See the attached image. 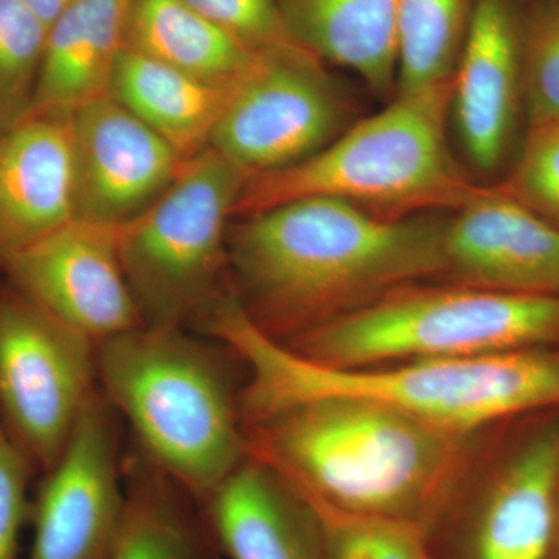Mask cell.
Instances as JSON below:
<instances>
[{
  "instance_id": "obj_1",
  "label": "cell",
  "mask_w": 559,
  "mask_h": 559,
  "mask_svg": "<svg viewBox=\"0 0 559 559\" xmlns=\"http://www.w3.org/2000/svg\"><path fill=\"white\" fill-rule=\"evenodd\" d=\"M444 226L330 198L288 202L230 224L227 280L250 322L285 342L399 286L444 277Z\"/></svg>"
},
{
  "instance_id": "obj_2",
  "label": "cell",
  "mask_w": 559,
  "mask_h": 559,
  "mask_svg": "<svg viewBox=\"0 0 559 559\" xmlns=\"http://www.w3.org/2000/svg\"><path fill=\"white\" fill-rule=\"evenodd\" d=\"M242 428L249 454L301 498L429 533L457 492L474 436L342 396L297 401Z\"/></svg>"
},
{
  "instance_id": "obj_3",
  "label": "cell",
  "mask_w": 559,
  "mask_h": 559,
  "mask_svg": "<svg viewBox=\"0 0 559 559\" xmlns=\"http://www.w3.org/2000/svg\"><path fill=\"white\" fill-rule=\"evenodd\" d=\"M198 329L248 367V384L240 392L242 425L297 401L342 396L476 433L511 415L559 404V356L540 349L329 369L261 333L230 288L210 305Z\"/></svg>"
},
{
  "instance_id": "obj_4",
  "label": "cell",
  "mask_w": 559,
  "mask_h": 559,
  "mask_svg": "<svg viewBox=\"0 0 559 559\" xmlns=\"http://www.w3.org/2000/svg\"><path fill=\"white\" fill-rule=\"evenodd\" d=\"M98 389L139 451L198 502L248 457L229 364L179 326L124 331L95 345Z\"/></svg>"
},
{
  "instance_id": "obj_5",
  "label": "cell",
  "mask_w": 559,
  "mask_h": 559,
  "mask_svg": "<svg viewBox=\"0 0 559 559\" xmlns=\"http://www.w3.org/2000/svg\"><path fill=\"white\" fill-rule=\"evenodd\" d=\"M452 80L399 92L388 108L348 127L299 164L246 182L234 218L288 202L330 198L389 219L457 212L479 186L448 143Z\"/></svg>"
},
{
  "instance_id": "obj_6",
  "label": "cell",
  "mask_w": 559,
  "mask_h": 559,
  "mask_svg": "<svg viewBox=\"0 0 559 559\" xmlns=\"http://www.w3.org/2000/svg\"><path fill=\"white\" fill-rule=\"evenodd\" d=\"M559 342V297L409 283L280 344L329 369L528 352Z\"/></svg>"
},
{
  "instance_id": "obj_7",
  "label": "cell",
  "mask_w": 559,
  "mask_h": 559,
  "mask_svg": "<svg viewBox=\"0 0 559 559\" xmlns=\"http://www.w3.org/2000/svg\"><path fill=\"white\" fill-rule=\"evenodd\" d=\"M248 180L209 146L121 224V264L143 325L191 329L226 288L227 235Z\"/></svg>"
},
{
  "instance_id": "obj_8",
  "label": "cell",
  "mask_w": 559,
  "mask_h": 559,
  "mask_svg": "<svg viewBox=\"0 0 559 559\" xmlns=\"http://www.w3.org/2000/svg\"><path fill=\"white\" fill-rule=\"evenodd\" d=\"M95 345L11 286L0 293V419L38 473L98 392Z\"/></svg>"
},
{
  "instance_id": "obj_9",
  "label": "cell",
  "mask_w": 559,
  "mask_h": 559,
  "mask_svg": "<svg viewBox=\"0 0 559 559\" xmlns=\"http://www.w3.org/2000/svg\"><path fill=\"white\" fill-rule=\"evenodd\" d=\"M347 103L311 53L264 55L210 140L248 178L308 159L347 130Z\"/></svg>"
},
{
  "instance_id": "obj_10",
  "label": "cell",
  "mask_w": 559,
  "mask_h": 559,
  "mask_svg": "<svg viewBox=\"0 0 559 559\" xmlns=\"http://www.w3.org/2000/svg\"><path fill=\"white\" fill-rule=\"evenodd\" d=\"M117 412L92 396L58 462L32 495L27 559H106L124 507Z\"/></svg>"
},
{
  "instance_id": "obj_11",
  "label": "cell",
  "mask_w": 559,
  "mask_h": 559,
  "mask_svg": "<svg viewBox=\"0 0 559 559\" xmlns=\"http://www.w3.org/2000/svg\"><path fill=\"white\" fill-rule=\"evenodd\" d=\"M121 224L73 218L2 267L9 285L95 344L143 325L120 257Z\"/></svg>"
},
{
  "instance_id": "obj_12",
  "label": "cell",
  "mask_w": 559,
  "mask_h": 559,
  "mask_svg": "<svg viewBox=\"0 0 559 559\" xmlns=\"http://www.w3.org/2000/svg\"><path fill=\"white\" fill-rule=\"evenodd\" d=\"M75 218L124 224L171 186L186 164L110 95L72 116Z\"/></svg>"
},
{
  "instance_id": "obj_13",
  "label": "cell",
  "mask_w": 559,
  "mask_h": 559,
  "mask_svg": "<svg viewBox=\"0 0 559 559\" xmlns=\"http://www.w3.org/2000/svg\"><path fill=\"white\" fill-rule=\"evenodd\" d=\"M444 259L451 282L559 297V227L499 186H479L447 221Z\"/></svg>"
},
{
  "instance_id": "obj_14",
  "label": "cell",
  "mask_w": 559,
  "mask_h": 559,
  "mask_svg": "<svg viewBox=\"0 0 559 559\" xmlns=\"http://www.w3.org/2000/svg\"><path fill=\"white\" fill-rule=\"evenodd\" d=\"M520 0H476L452 79L451 110L469 160L500 167L524 108Z\"/></svg>"
},
{
  "instance_id": "obj_15",
  "label": "cell",
  "mask_w": 559,
  "mask_h": 559,
  "mask_svg": "<svg viewBox=\"0 0 559 559\" xmlns=\"http://www.w3.org/2000/svg\"><path fill=\"white\" fill-rule=\"evenodd\" d=\"M200 507L224 558L330 559L311 507L249 452Z\"/></svg>"
},
{
  "instance_id": "obj_16",
  "label": "cell",
  "mask_w": 559,
  "mask_h": 559,
  "mask_svg": "<svg viewBox=\"0 0 559 559\" xmlns=\"http://www.w3.org/2000/svg\"><path fill=\"white\" fill-rule=\"evenodd\" d=\"M73 218L72 117H32L0 132V271Z\"/></svg>"
},
{
  "instance_id": "obj_17",
  "label": "cell",
  "mask_w": 559,
  "mask_h": 559,
  "mask_svg": "<svg viewBox=\"0 0 559 559\" xmlns=\"http://www.w3.org/2000/svg\"><path fill=\"white\" fill-rule=\"evenodd\" d=\"M559 516V428L540 430L489 481L466 538L468 559H549Z\"/></svg>"
},
{
  "instance_id": "obj_18",
  "label": "cell",
  "mask_w": 559,
  "mask_h": 559,
  "mask_svg": "<svg viewBox=\"0 0 559 559\" xmlns=\"http://www.w3.org/2000/svg\"><path fill=\"white\" fill-rule=\"evenodd\" d=\"M132 0H70L49 27L32 117L73 114L109 94Z\"/></svg>"
},
{
  "instance_id": "obj_19",
  "label": "cell",
  "mask_w": 559,
  "mask_h": 559,
  "mask_svg": "<svg viewBox=\"0 0 559 559\" xmlns=\"http://www.w3.org/2000/svg\"><path fill=\"white\" fill-rule=\"evenodd\" d=\"M293 39L320 62L352 70L374 94L396 95L399 0H275Z\"/></svg>"
},
{
  "instance_id": "obj_20",
  "label": "cell",
  "mask_w": 559,
  "mask_h": 559,
  "mask_svg": "<svg viewBox=\"0 0 559 559\" xmlns=\"http://www.w3.org/2000/svg\"><path fill=\"white\" fill-rule=\"evenodd\" d=\"M240 83H207L123 49L110 75L109 95L187 162L209 148Z\"/></svg>"
},
{
  "instance_id": "obj_21",
  "label": "cell",
  "mask_w": 559,
  "mask_h": 559,
  "mask_svg": "<svg viewBox=\"0 0 559 559\" xmlns=\"http://www.w3.org/2000/svg\"><path fill=\"white\" fill-rule=\"evenodd\" d=\"M124 507L106 559H223L200 502L138 450L123 460Z\"/></svg>"
},
{
  "instance_id": "obj_22",
  "label": "cell",
  "mask_w": 559,
  "mask_h": 559,
  "mask_svg": "<svg viewBox=\"0 0 559 559\" xmlns=\"http://www.w3.org/2000/svg\"><path fill=\"white\" fill-rule=\"evenodd\" d=\"M123 49L215 84L240 83L264 57L182 0H132Z\"/></svg>"
},
{
  "instance_id": "obj_23",
  "label": "cell",
  "mask_w": 559,
  "mask_h": 559,
  "mask_svg": "<svg viewBox=\"0 0 559 559\" xmlns=\"http://www.w3.org/2000/svg\"><path fill=\"white\" fill-rule=\"evenodd\" d=\"M476 0H399V92L454 79Z\"/></svg>"
},
{
  "instance_id": "obj_24",
  "label": "cell",
  "mask_w": 559,
  "mask_h": 559,
  "mask_svg": "<svg viewBox=\"0 0 559 559\" xmlns=\"http://www.w3.org/2000/svg\"><path fill=\"white\" fill-rule=\"evenodd\" d=\"M47 36L22 0H0V132L31 119Z\"/></svg>"
},
{
  "instance_id": "obj_25",
  "label": "cell",
  "mask_w": 559,
  "mask_h": 559,
  "mask_svg": "<svg viewBox=\"0 0 559 559\" xmlns=\"http://www.w3.org/2000/svg\"><path fill=\"white\" fill-rule=\"evenodd\" d=\"M305 502L318 518L330 559H436L428 530L412 522L342 513Z\"/></svg>"
},
{
  "instance_id": "obj_26",
  "label": "cell",
  "mask_w": 559,
  "mask_h": 559,
  "mask_svg": "<svg viewBox=\"0 0 559 559\" xmlns=\"http://www.w3.org/2000/svg\"><path fill=\"white\" fill-rule=\"evenodd\" d=\"M522 80L528 124L559 123V2L532 0L522 13Z\"/></svg>"
},
{
  "instance_id": "obj_27",
  "label": "cell",
  "mask_w": 559,
  "mask_h": 559,
  "mask_svg": "<svg viewBox=\"0 0 559 559\" xmlns=\"http://www.w3.org/2000/svg\"><path fill=\"white\" fill-rule=\"evenodd\" d=\"M499 187L559 227V123L528 124L520 157Z\"/></svg>"
},
{
  "instance_id": "obj_28",
  "label": "cell",
  "mask_w": 559,
  "mask_h": 559,
  "mask_svg": "<svg viewBox=\"0 0 559 559\" xmlns=\"http://www.w3.org/2000/svg\"><path fill=\"white\" fill-rule=\"evenodd\" d=\"M257 53H310L289 35L275 0H182ZM316 58V57H314Z\"/></svg>"
},
{
  "instance_id": "obj_29",
  "label": "cell",
  "mask_w": 559,
  "mask_h": 559,
  "mask_svg": "<svg viewBox=\"0 0 559 559\" xmlns=\"http://www.w3.org/2000/svg\"><path fill=\"white\" fill-rule=\"evenodd\" d=\"M35 463L0 419V559H20L21 536L31 524Z\"/></svg>"
},
{
  "instance_id": "obj_30",
  "label": "cell",
  "mask_w": 559,
  "mask_h": 559,
  "mask_svg": "<svg viewBox=\"0 0 559 559\" xmlns=\"http://www.w3.org/2000/svg\"><path fill=\"white\" fill-rule=\"evenodd\" d=\"M47 27L53 24L70 0H22Z\"/></svg>"
},
{
  "instance_id": "obj_31",
  "label": "cell",
  "mask_w": 559,
  "mask_h": 559,
  "mask_svg": "<svg viewBox=\"0 0 559 559\" xmlns=\"http://www.w3.org/2000/svg\"><path fill=\"white\" fill-rule=\"evenodd\" d=\"M549 559H559V516H558L557 532H555L554 546H551Z\"/></svg>"
},
{
  "instance_id": "obj_32",
  "label": "cell",
  "mask_w": 559,
  "mask_h": 559,
  "mask_svg": "<svg viewBox=\"0 0 559 559\" xmlns=\"http://www.w3.org/2000/svg\"><path fill=\"white\" fill-rule=\"evenodd\" d=\"M557 2H559V0H557Z\"/></svg>"
}]
</instances>
